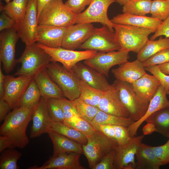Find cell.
<instances>
[{"instance_id": "1", "label": "cell", "mask_w": 169, "mask_h": 169, "mask_svg": "<svg viewBox=\"0 0 169 169\" xmlns=\"http://www.w3.org/2000/svg\"><path fill=\"white\" fill-rule=\"evenodd\" d=\"M37 105L33 107L20 106L13 109L7 115L1 125L0 135L9 139L14 148H23L29 143L26 130Z\"/></svg>"}, {"instance_id": "2", "label": "cell", "mask_w": 169, "mask_h": 169, "mask_svg": "<svg viewBox=\"0 0 169 169\" xmlns=\"http://www.w3.org/2000/svg\"><path fill=\"white\" fill-rule=\"evenodd\" d=\"M115 39L120 50L138 53L156 30L125 24L114 23Z\"/></svg>"}, {"instance_id": "3", "label": "cell", "mask_w": 169, "mask_h": 169, "mask_svg": "<svg viewBox=\"0 0 169 169\" xmlns=\"http://www.w3.org/2000/svg\"><path fill=\"white\" fill-rule=\"evenodd\" d=\"M51 62L49 55L36 43L26 46L21 56L17 59V63H21V66L14 75H25L33 78L40 71L47 69Z\"/></svg>"}, {"instance_id": "4", "label": "cell", "mask_w": 169, "mask_h": 169, "mask_svg": "<svg viewBox=\"0 0 169 169\" xmlns=\"http://www.w3.org/2000/svg\"><path fill=\"white\" fill-rule=\"evenodd\" d=\"M77 14L68 8L63 0H51L38 17V25L69 27L75 24Z\"/></svg>"}, {"instance_id": "5", "label": "cell", "mask_w": 169, "mask_h": 169, "mask_svg": "<svg viewBox=\"0 0 169 169\" xmlns=\"http://www.w3.org/2000/svg\"><path fill=\"white\" fill-rule=\"evenodd\" d=\"M47 70L65 97L71 101L79 98L80 93L79 87L80 79L73 72L55 62H51Z\"/></svg>"}, {"instance_id": "6", "label": "cell", "mask_w": 169, "mask_h": 169, "mask_svg": "<svg viewBox=\"0 0 169 169\" xmlns=\"http://www.w3.org/2000/svg\"><path fill=\"white\" fill-rule=\"evenodd\" d=\"M87 138V142L82 146L83 150L92 169L106 154L119 146L115 141L98 131Z\"/></svg>"}, {"instance_id": "7", "label": "cell", "mask_w": 169, "mask_h": 169, "mask_svg": "<svg viewBox=\"0 0 169 169\" xmlns=\"http://www.w3.org/2000/svg\"><path fill=\"white\" fill-rule=\"evenodd\" d=\"M121 102L128 112L130 118L135 121L145 114L149 103L142 102L134 91L131 84L116 79L113 83Z\"/></svg>"}, {"instance_id": "8", "label": "cell", "mask_w": 169, "mask_h": 169, "mask_svg": "<svg viewBox=\"0 0 169 169\" xmlns=\"http://www.w3.org/2000/svg\"><path fill=\"white\" fill-rule=\"evenodd\" d=\"M38 26L37 0H28L23 18L15 27L26 46L37 42Z\"/></svg>"}, {"instance_id": "9", "label": "cell", "mask_w": 169, "mask_h": 169, "mask_svg": "<svg viewBox=\"0 0 169 169\" xmlns=\"http://www.w3.org/2000/svg\"><path fill=\"white\" fill-rule=\"evenodd\" d=\"M36 44L49 55L51 62H59L69 71H71L73 67L78 62L90 58L98 52L90 50L76 51L62 47L51 48L38 43Z\"/></svg>"}, {"instance_id": "10", "label": "cell", "mask_w": 169, "mask_h": 169, "mask_svg": "<svg viewBox=\"0 0 169 169\" xmlns=\"http://www.w3.org/2000/svg\"><path fill=\"white\" fill-rule=\"evenodd\" d=\"M78 49L108 52L120 50V47L115 39V32L105 25L95 28L91 36Z\"/></svg>"}, {"instance_id": "11", "label": "cell", "mask_w": 169, "mask_h": 169, "mask_svg": "<svg viewBox=\"0 0 169 169\" xmlns=\"http://www.w3.org/2000/svg\"><path fill=\"white\" fill-rule=\"evenodd\" d=\"M115 2L116 0H93L85 11L77 14L75 24L99 23L114 32V23L109 18L107 11L110 5Z\"/></svg>"}, {"instance_id": "12", "label": "cell", "mask_w": 169, "mask_h": 169, "mask_svg": "<svg viewBox=\"0 0 169 169\" xmlns=\"http://www.w3.org/2000/svg\"><path fill=\"white\" fill-rule=\"evenodd\" d=\"M129 52L120 50L108 52L100 51L92 57L84 60L83 63L108 77L109 71L113 66L128 61L130 58Z\"/></svg>"}, {"instance_id": "13", "label": "cell", "mask_w": 169, "mask_h": 169, "mask_svg": "<svg viewBox=\"0 0 169 169\" xmlns=\"http://www.w3.org/2000/svg\"><path fill=\"white\" fill-rule=\"evenodd\" d=\"M0 34V60L5 72L9 74L17 63L15 48L19 38L15 28L4 29Z\"/></svg>"}, {"instance_id": "14", "label": "cell", "mask_w": 169, "mask_h": 169, "mask_svg": "<svg viewBox=\"0 0 169 169\" xmlns=\"http://www.w3.org/2000/svg\"><path fill=\"white\" fill-rule=\"evenodd\" d=\"M33 78L25 75H5L3 98L12 109L20 106L22 96Z\"/></svg>"}, {"instance_id": "15", "label": "cell", "mask_w": 169, "mask_h": 169, "mask_svg": "<svg viewBox=\"0 0 169 169\" xmlns=\"http://www.w3.org/2000/svg\"><path fill=\"white\" fill-rule=\"evenodd\" d=\"M144 137L143 134L135 136L127 144L116 148L114 163L115 169H135V156Z\"/></svg>"}, {"instance_id": "16", "label": "cell", "mask_w": 169, "mask_h": 169, "mask_svg": "<svg viewBox=\"0 0 169 169\" xmlns=\"http://www.w3.org/2000/svg\"><path fill=\"white\" fill-rule=\"evenodd\" d=\"M95 28L92 23H77L69 27L62 47L73 50L78 49L91 36Z\"/></svg>"}, {"instance_id": "17", "label": "cell", "mask_w": 169, "mask_h": 169, "mask_svg": "<svg viewBox=\"0 0 169 169\" xmlns=\"http://www.w3.org/2000/svg\"><path fill=\"white\" fill-rule=\"evenodd\" d=\"M80 154L75 152L53 155L42 166H34L28 169H85L79 162Z\"/></svg>"}, {"instance_id": "18", "label": "cell", "mask_w": 169, "mask_h": 169, "mask_svg": "<svg viewBox=\"0 0 169 169\" xmlns=\"http://www.w3.org/2000/svg\"><path fill=\"white\" fill-rule=\"evenodd\" d=\"M97 107L106 113L120 117L130 118L128 112L121 102L113 85L103 91Z\"/></svg>"}, {"instance_id": "19", "label": "cell", "mask_w": 169, "mask_h": 169, "mask_svg": "<svg viewBox=\"0 0 169 169\" xmlns=\"http://www.w3.org/2000/svg\"><path fill=\"white\" fill-rule=\"evenodd\" d=\"M47 99L41 97L33 112L32 120L30 138L38 137L42 134L47 133L52 121L47 108Z\"/></svg>"}, {"instance_id": "20", "label": "cell", "mask_w": 169, "mask_h": 169, "mask_svg": "<svg viewBox=\"0 0 169 169\" xmlns=\"http://www.w3.org/2000/svg\"><path fill=\"white\" fill-rule=\"evenodd\" d=\"M71 71L80 80L102 91L106 90L110 85L105 76L94 69L80 62L73 67Z\"/></svg>"}, {"instance_id": "21", "label": "cell", "mask_w": 169, "mask_h": 169, "mask_svg": "<svg viewBox=\"0 0 169 169\" xmlns=\"http://www.w3.org/2000/svg\"><path fill=\"white\" fill-rule=\"evenodd\" d=\"M163 87L160 84L157 91L149 103L147 110L145 115L139 120L135 121L128 128L131 137L136 134L139 127L151 115L162 109L169 107V100Z\"/></svg>"}, {"instance_id": "22", "label": "cell", "mask_w": 169, "mask_h": 169, "mask_svg": "<svg viewBox=\"0 0 169 169\" xmlns=\"http://www.w3.org/2000/svg\"><path fill=\"white\" fill-rule=\"evenodd\" d=\"M69 27L38 25L37 42L49 48L62 47Z\"/></svg>"}, {"instance_id": "23", "label": "cell", "mask_w": 169, "mask_h": 169, "mask_svg": "<svg viewBox=\"0 0 169 169\" xmlns=\"http://www.w3.org/2000/svg\"><path fill=\"white\" fill-rule=\"evenodd\" d=\"M131 84L140 100L144 103H149L161 84L155 76L146 73Z\"/></svg>"}, {"instance_id": "24", "label": "cell", "mask_w": 169, "mask_h": 169, "mask_svg": "<svg viewBox=\"0 0 169 169\" xmlns=\"http://www.w3.org/2000/svg\"><path fill=\"white\" fill-rule=\"evenodd\" d=\"M146 71L143 62L137 59L120 64L111 71L116 79L132 84L146 74Z\"/></svg>"}, {"instance_id": "25", "label": "cell", "mask_w": 169, "mask_h": 169, "mask_svg": "<svg viewBox=\"0 0 169 169\" xmlns=\"http://www.w3.org/2000/svg\"><path fill=\"white\" fill-rule=\"evenodd\" d=\"M110 20L115 24H127L155 30L158 28L162 22L151 17L123 13L117 15Z\"/></svg>"}, {"instance_id": "26", "label": "cell", "mask_w": 169, "mask_h": 169, "mask_svg": "<svg viewBox=\"0 0 169 169\" xmlns=\"http://www.w3.org/2000/svg\"><path fill=\"white\" fill-rule=\"evenodd\" d=\"M33 78L37 84L42 97L46 99H60L65 97L61 89L50 78L47 69L40 71Z\"/></svg>"}, {"instance_id": "27", "label": "cell", "mask_w": 169, "mask_h": 169, "mask_svg": "<svg viewBox=\"0 0 169 169\" xmlns=\"http://www.w3.org/2000/svg\"><path fill=\"white\" fill-rule=\"evenodd\" d=\"M47 134L53 144V155L69 152L83 154L82 146L77 142L52 131Z\"/></svg>"}, {"instance_id": "28", "label": "cell", "mask_w": 169, "mask_h": 169, "mask_svg": "<svg viewBox=\"0 0 169 169\" xmlns=\"http://www.w3.org/2000/svg\"><path fill=\"white\" fill-rule=\"evenodd\" d=\"M135 169H159L161 166L153 146L141 143L137 149Z\"/></svg>"}, {"instance_id": "29", "label": "cell", "mask_w": 169, "mask_h": 169, "mask_svg": "<svg viewBox=\"0 0 169 169\" xmlns=\"http://www.w3.org/2000/svg\"><path fill=\"white\" fill-rule=\"evenodd\" d=\"M169 48V38L161 36L157 40H149L137 54V59L144 62L157 52Z\"/></svg>"}, {"instance_id": "30", "label": "cell", "mask_w": 169, "mask_h": 169, "mask_svg": "<svg viewBox=\"0 0 169 169\" xmlns=\"http://www.w3.org/2000/svg\"><path fill=\"white\" fill-rule=\"evenodd\" d=\"M153 123L157 132L165 137H169V107L161 110L149 116L145 121Z\"/></svg>"}, {"instance_id": "31", "label": "cell", "mask_w": 169, "mask_h": 169, "mask_svg": "<svg viewBox=\"0 0 169 169\" xmlns=\"http://www.w3.org/2000/svg\"><path fill=\"white\" fill-rule=\"evenodd\" d=\"M49 130L52 131L79 143L82 146L86 145L87 142V137L77 130L70 127L63 122L52 121Z\"/></svg>"}, {"instance_id": "32", "label": "cell", "mask_w": 169, "mask_h": 169, "mask_svg": "<svg viewBox=\"0 0 169 169\" xmlns=\"http://www.w3.org/2000/svg\"><path fill=\"white\" fill-rule=\"evenodd\" d=\"M134 122L130 118L114 115L99 110L90 123L92 125H117L128 127Z\"/></svg>"}, {"instance_id": "33", "label": "cell", "mask_w": 169, "mask_h": 169, "mask_svg": "<svg viewBox=\"0 0 169 169\" xmlns=\"http://www.w3.org/2000/svg\"><path fill=\"white\" fill-rule=\"evenodd\" d=\"M80 95L79 98L85 102L98 107L103 91L97 89L80 80L79 84Z\"/></svg>"}, {"instance_id": "34", "label": "cell", "mask_w": 169, "mask_h": 169, "mask_svg": "<svg viewBox=\"0 0 169 169\" xmlns=\"http://www.w3.org/2000/svg\"><path fill=\"white\" fill-rule=\"evenodd\" d=\"M151 0H129L123 6L122 12L136 15L150 13Z\"/></svg>"}, {"instance_id": "35", "label": "cell", "mask_w": 169, "mask_h": 169, "mask_svg": "<svg viewBox=\"0 0 169 169\" xmlns=\"http://www.w3.org/2000/svg\"><path fill=\"white\" fill-rule=\"evenodd\" d=\"M41 97L39 88L33 78L22 96L20 106H34L38 103Z\"/></svg>"}, {"instance_id": "36", "label": "cell", "mask_w": 169, "mask_h": 169, "mask_svg": "<svg viewBox=\"0 0 169 169\" xmlns=\"http://www.w3.org/2000/svg\"><path fill=\"white\" fill-rule=\"evenodd\" d=\"M0 156V169H18V161L22 156L21 152L14 149L8 148L2 151Z\"/></svg>"}, {"instance_id": "37", "label": "cell", "mask_w": 169, "mask_h": 169, "mask_svg": "<svg viewBox=\"0 0 169 169\" xmlns=\"http://www.w3.org/2000/svg\"><path fill=\"white\" fill-rule=\"evenodd\" d=\"M72 101L78 115L90 123L100 110L97 107L85 102L79 98Z\"/></svg>"}, {"instance_id": "38", "label": "cell", "mask_w": 169, "mask_h": 169, "mask_svg": "<svg viewBox=\"0 0 169 169\" xmlns=\"http://www.w3.org/2000/svg\"><path fill=\"white\" fill-rule=\"evenodd\" d=\"M63 123L80 132L86 137L92 135L96 131L90 123L78 115L65 120Z\"/></svg>"}, {"instance_id": "39", "label": "cell", "mask_w": 169, "mask_h": 169, "mask_svg": "<svg viewBox=\"0 0 169 169\" xmlns=\"http://www.w3.org/2000/svg\"><path fill=\"white\" fill-rule=\"evenodd\" d=\"M150 13L151 17L163 21L169 16V1L153 0Z\"/></svg>"}, {"instance_id": "40", "label": "cell", "mask_w": 169, "mask_h": 169, "mask_svg": "<svg viewBox=\"0 0 169 169\" xmlns=\"http://www.w3.org/2000/svg\"><path fill=\"white\" fill-rule=\"evenodd\" d=\"M48 111L52 121L64 122L65 120L60 99L51 98L47 99Z\"/></svg>"}, {"instance_id": "41", "label": "cell", "mask_w": 169, "mask_h": 169, "mask_svg": "<svg viewBox=\"0 0 169 169\" xmlns=\"http://www.w3.org/2000/svg\"><path fill=\"white\" fill-rule=\"evenodd\" d=\"M26 9V8L15 5L11 1L5 5L0 3V11L5 12L15 21L16 23L23 19Z\"/></svg>"}, {"instance_id": "42", "label": "cell", "mask_w": 169, "mask_h": 169, "mask_svg": "<svg viewBox=\"0 0 169 169\" xmlns=\"http://www.w3.org/2000/svg\"><path fill=\"white\" fill-rule=\"evenodd\" d=\"M114 140L119 146H123L128 143L132 139L128 127L121 125H114Z\"/></svg>"}, {"instance_id": "43", "label": "cell", "mask_w": 169, "mask_h": 169, "mask_svg": "<svg viewBox=\"0 0 169 169\" xmlns=\"http://www.w3.org/2000/svg\"><path fill=\"white\" fill-rule=\"evenodd\" d=\"M169 62V48L160 51L143 62L144 67Z\"/></svg>"}, {"instance_id": "44", "label": "cell", "mask_w": 169, "mask_h": 169, "mask_svg": "<svg viewBox=\"0 0 169 169\" xmlns=\"http://www.w3.org/2000/svg\"><path fill=\"white\" fill-rule=\"evenodd\" d=\"M145 68L146 70L150 72L157 79L167 94L169 95V75L161 72L157 65L146 66Z\"/></svg>"}, {"instance_id": "45", "label": "cell", "mask_w": 169, "mask_h": 169, "mask_svg": "<svg viewBox=\"0 0 169 169\" xmlns=\"http://www.w3.org/2000/svg\"><path fill=\"white\" fill-rule=\"evenodd\" d=\"M156 156L161 166L169 163V140L161 146H153Z\"/></svg>"}, {"instance_id": "46", "label": "cell", "mask_w": 169, "mask_h": 169, "mask_svg": "<svg viewBox=\"0 0 169 169\" xmlns=\"http://www.w3.org/2000/svg\"><path fill=\"white\" fill-rule=\"evenodd\" d=\"M115 149L106 154L92 169H115L114 165Z\"/></svg>"}, {"instance_id": "47", "label": "cell", "mask_w": 169, "mask_h": 169, "mask_svg": "<svg viewBox=\"0 0 169 169\" xmlns=\"http://www.w3.org/2000/svg\"><path fill=\"white\" fill-rule=\"evenodd\" d=\"M59 99L65 120L78 115L72 101L66 99L65 97Z\"/></svg>"}, {"instance_id": "48", "label": "cell", "mask_w": 169, "mask_h": 169, "mask_svg": "<svg viewBox=\"0 0 169 169\" xmlns=\"http://www.w3.org/2000/svg\"><path fill=\"white\" fill-rule=\"evenodd\" d=\"M93 0H67L65 5L75 13L79 14L82 12L87 5H89Z\"/></svg>"}, {"instance_id": "49", "label": "cell", "mask_w": 169, "mask_h": 169, "mask_svg": "<svg viewBox=\"0 0 169 169\" xmlns=\"http://www.w3.org/2000/svg\"><path fill=\"white\" fill-rule=\"evenodd\" d=\"M155 33L150 38V40H154L159 37L164 35L166 37L169 38V16L163 21Z\"/></svg>"}, {"instance_id": "50", "label": "cell", "mask_w": 169, "mask_h": 169, "mask_svg": "<svg viewBox=\"0 0 169 169\" xmlns=\"http://www.w3.org/2000/svg\"><path fill=\"white\" fill-rule=\"evenodd\" d=\"M15 21L5 12L2 11L0 15V31L15 28Z\"/></svg>"}, {"instance_id": "51", "label": "cell", "mask_w": 169, "mask_h": 169, "mask_svg": "<svg viewBox=\"0 0 169 169\" xmlns=\"http://www.w3.org/2000/svg\"><path fill=\"white\" fill-rule=\"evenodd\" d=\"M12 108L3 98H0V122L4 120Z\"/></svg>"}, {"instance_id": "52", "label": "cell", "mask_w": 169, "mask_h": 169, "mask_svg": "<svg viewBox=\"0 0 169 169\" xmlns=\"http://www.w3.org/2000/svg\"><path fill=\"white\" fill-rule=\"evenodd\" d=\"M14 148L10 140L6 137L0 136V152L8 148Z\"/></svg>"}, {"instance_id": "53", "label": "cell", "mask_w": 169, "mask_h": 169, "mask_svg": "<svg viewBox=\"0 0 169 169\" xmlns=\"http://www.w3.org/2000/svg\"><path fill=\"white\" fill-rule=\"evenodd\" d=\"M156 131L155 125L153 123L150 122H147V124L143 127L142 129L143 134L144 136L151 134Z\"/></svg>"}, {"instance_id": "54", "label": "cell", "mask_w": 169, "mask_h": 169, "mask_svg": "<svg viewBox=\"0 0 169 169\" xmlns=\"http://www.w3.org/2000/svg\"><path fill=\"white\" fill-rule=\"evenodd\" d=\"M5 75L2 71L1 67V62L0 64V98H3L4 95V82Z\"/></svg>"}, {"instance_id": "55", "label": "cell", "mask_w": 169, "mask_h": 169, "mask_svg": "<svg viewBox=\"0 0 169 169\" xmlns=\"http://www.w3.org/2000/svg\"><path fill=\"white\" fill-rule=\"evenodd\" d=\"M157 65L161 72L166 74L169 75V62Z\"/></svg>"}, {"instance_id": "56", "label": "cell", "mask_w": 169, "mask_h": 169, "mask_svg": "<svg viewBox=\"0 0 169 169\" xmlns=\"http://www.w3.org/2000/svg\"><path fill=\"white\" fill-rule=\"evenodd\" d=\"M51 0H37L38 2V17L43 8Z\"/></svg>"}, {"instance_id": "57", "label": "cell", "mask_w": 169, "mask_h": 169, "mask_svg": "<svg viewBox=\"0 0 169 169\" xmlns=\"http://www.w3.org/2000/svg\"><path fill=\"white\" fill-rule=\"evenodd\" d=\"M28 0H13L11 1L13 4L24 8H26Z\"/></svg>"}, {"instance_id": "58", "label": "cell", "mask_w": 169, "mask_h": 169, "mask_svg": "<svg viewBox=\"0 0 169 169\" xmlns=\"http://www.w3.org/2000/svg\"><path fill=\"white\" fill-rule=\"evenodd\" d=\"M129 0H116V2L120 5L123 6Z\"/></svg>"}, {"instance_id": "59", "label": "cell", "mask_w": 169, "mask_h": 169, "mask_svg": "<svg viewBox=\"0 0 169 169\" xmlns=\"http://www.w3.org/2000/svg\"><path fill=\"white\" fill-rule=\"evenodd\" d=\"M6 3H8L10 2L11 0H4Z\"/></svg>"}, {"instance_id": "60", "label": "cell", "mask_w": 169, "mask_h": 169, "mask_svg": "<svg viewBox=\"0 0 169 169\" xmlns=\"http://www.w3.org/2000/svg\"><path fill=\"white\" fill-rule=\"evenodd\" d=\"M168 140H169V137H168Z\"/></svg>"}, {"instance_id": "61", "label": "cell", "mask_w": 169, "mask_h": 169, "mask_svg": "<svg viewBox=\"0 0 169 169\" xmlns=\"http://www.w3.org/2000/svg\"><path fill=\"white\" fill-rule=\"evenodd\" d=\"M169 1V0H168Z\"/></svg>"}]
</instances>
